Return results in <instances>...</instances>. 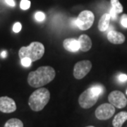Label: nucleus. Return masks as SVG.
<instances>
[{
  "label": "nucleus",
  "mask_w": 127,
  "mask_h": 127,
  "mask_svg": "<svg viewBox=\"0 0 127 127\" xmlns=\"http://www.w3.org/2000/svg\"><path fill=\"white\" fill-rule=\"evenodd\" d=\"M99 95L95 94L92 88H89L83 92L78 97V103L83 109H89L97 102Z\"/></svg>",
  "instance_id": "39448f33"
},
{
  "label": "nucleus",
  "mask_w": 127,
  "mask_h": 127,
  "mask_svg": "<svg viewBox=\"0 0 127 127\" xmlns=\"http://www.w3.org/2000/svg\"><path fill=\"white\" fill-rule=\"evenodd\" d=\"M5 1L6 2L7 4H9L11 6H15V5H16L14 0H5Z\"/></svg>",
  "instance_id": "b1692460"
},
{
  "label": "nucleus",
  "mask_w": 127,
  "mask_h": 127,
  "mask_svg": "<svg viewBox=\"0 0 127 127\" xmlns=\"http://www.w3.org/2000/svg\"><path fill=\"white\" fill-rule=\"evenodd\" d=\"M6 56V52H2L1 54V57H3V58H5Z\"/></svg>",
  "instance_id": "393cba45"
},
{
  "label": "nucleus",
  "mask_w": 127,
  "mask_h": 127,
  "mask_svg": "<svg viewBox=\"0 0 127 127\" xmlns=\"http://www.w3.org/2000/svg\"><path fill=\"white\" fill-rule=\"evenodd\" d=\"M109 14H110V16H111V18L113 19V20H115L117 18V13L112 8L110 9V12H109Z\"/></svg>",
  "instance_id": "4be33fe9"
},
{
  "label": "nucleus",
  "mask_w": 127,
  "mask_h": 127,
  "mask_svg": "<svg viewBox=\"0 0 127 127\" xmlns=\"http://www.w3.org/2000/svg\"><path fill=\"white\" fill-rule=\"evenodd\" d=\"M127 120V112H121L114 118L112 125L114 127H122L123 124Z\"/></svg>",
  "instance_id": "4468645a"
},
{
  "label": "nucleus",
  "mask_w": 127,
  "mask_h": 127,
  "mask_svg": "<svg viewBox=\"0 0 127 127\" xmlns=\"http://www.w3.org/2000/svg\"><path fill=\"white\" fill-rule=\"evenodd\" d=\"M45 54V47L39 42H32L30 45L22 47L18 51V56L21 59L28 57L32 62H35L41 59Z\"/></svg>",
  "instance_id": "7ed1b4c3"
},
{
  "label": "nucleus",
  "mask_w": 127,
  "mask_h": 127,
  "mask_svg": "<svg viewBox=\"0 0 127 127\" xmlns=\"http://www.w3.org/2000/svg\"><path fill=\"white\" fill-rule=\"evenodd\" d=\"M63 46L65 50L71 52H76L80 50L78 40L74 38L65 39L63 42Z\"/></svg>",
  "instance_id": "9b49d317"
},
{
  "label": "nucleus",
  "mask_w": 127,
  "mask_h": 127,
  "mask_svg": "<svg viewBox=\"0 0 127 127\" xmlns=\"http://www.w3.org/2000/svg\"><path fill=\"white\" fill-rule=\"evenodd\" d=\"M107 39L112 44L120 45L124 42L125 36L122 32H119L116 31H110L107 33Z\"/></svg>",
  "instance_id": "9d476101"
},
{
  "label": "nucleus",
  "mask_w": 127,
  "mask_h": 127,
  "mask_svg": "<svg viewBox=\"0 0 127 127\" xmlns=\"http://www.w3.org/2000/svg\"><path fill=\"white\" fill-rule=\"evenodd\" d=\"M115 112L114 106L110 103H104L100 105L95 110V117L99 120H107Z\"/></svg>",
  "instance_id": "423d86ee"
},
{
  "label": "nucleus",
  "mask_w": 127,
  "mask_h": 127,
  "mask_svg": "<svg viewBox=\"0 0 127 127\" xmlns=\"http://www.w3.org/2000/svg\"><path fill=\"white\" fill-rule=\"evenodd\" d=\"M4 127H23V124L18 119L12 118L5 123Z\"/></svg>",
  "instance_id": "2eb2a0df"
},
{
  "label": "nucleus",
  "mask_w": 127,
  "mask_h": 127,
  "mask_svg": "<svg viewBox=\"0 0 127 127\" xmlns=\"http://www.w3.org/2000/svg\"><path fill=\"white\" fill-rule=\"evenodd\" d=\"M50 99V93L45 88H40L32 93L28 104L31 109L34 112H40L44 109Z\"/></svg>",
  "instance_id": "f03ea898"
},
{
  "label": "nucleus",
  "mask_w": 127,
  "mask_h": 127,
  "mask_svg": "<svg viewBox=\"0 0 127 127\" xmlns=\"http://www.w3.org/2000/svg\"><path fill=\"white\" fill-rule=\"evenodd\" d=\"M16 110V104L12 98L3 96L0 97V112L4 113H11Z\"/></svg>",
  "instance_id": "1a4fd4ad"
},
{
  "label": "nucleus",
  "mask_w": 127,
  "mask_h": 127,
  "mask_svg": "<svg viewBox=\"0 0 127 127\" xmlns=\"http://www.w3.org/2000/svg\"><path fill=\"white\" fill-rule=\"evenodd\" d=\"M78 42L80 45V50L82 52H88L91 49L92 47V41L90 37L87 35L83 34L78 37Z\"/></svg>",
  "instance_id": "f8f14e48"
},
{
  "label": "nucleus",
  "mask_w": 127,
  "mask_h": 127,
  "mask_svg": "<svg viewBox=\"0 0 127 127\" xmlns=\"http://www.w3.org/2000/svg\"><path fill=\"white\" fill-rule=\"evenodd\" d=\"M108 100L110 104L119 109L125 107L127 104V97L121 91H114L110 93L108 96Z\"/></svg>",
  "instance_id": "6e6552de"
},
{
  "label": "nucleus",
  "mask_w": 127,
  "mask_h": 127,
  "mask_svg": "<svg viewBox=\"0 0 127 127\" xmlns=\"http://www.w3.org/2000/svg\"><path fill=\"white\" fill-rule=\"evenodd\" d=\"M121 24L123 27L127 28V14H123L121 17Z\"/></svg>",
  "instance_id": "aec40b11"
},
{
  "label": "nucleus",
  "mask_w": 127,
  "mask_h": 127,
  "mask_svg": "<svg viewBox=\"0 0 127 127\" xmlns=\"http://www.w3.org/2000/svg\"><path fill=\"white\" fill-rule=\"evenodd\" d=\"M92 68V63L88 60L80 61L75 64L73 68V76L76 79H82L88 73Z\"/></svg>",
  "instance_id": "0eeeda50"
},
{
  "label": "nucleus",
  "mask_w": 127,
  "mask_h": 127,
  "mask_svg": "<svg viewBox=\"0 0 127 127\" xmlns=\"http://www.w3.org/2000/svg\"><path fill=\"white\" fill-rule=\"evenodd\" d=\"M110 19H111L110 14L107 13L103 14L101 16L98 23V29L100 31L104 32L107 30V28H109Z\"/></svg>",
  "instance_id": "ddd939ff"
},
{
  "label": "nucleus",
  "mask_w": 127,
  "mask_h": 127,
  "mask_svg": "<svg viewBox=\"0 0 127 127\" xmlns=\"http://www.w3.org/2000/svg\"><path fill=\"white\" fill-rule=\"evenodd\" d=\"M21 28H22V26H21V23L17 22V23H16L14 25V26H13V31H14V32H19L21 31Z\"/></svg>",
  "instance_id": "412c9836"
},
{
  "label": "nucleus",
  "mask_w": 127,
  "mask_h": 127,
  "mask_svg": "<svg viewBox=\"0 0 127 127\" xmlns=\"http://www.w3.org/2000/svg\"><path fill=\"white\" fill-rule=\"evenodd\" d=\"M56 76L55 70L49 66H40L34 71L29 73L28 83L33 88H40L52 81Z\"/></svg>",
  "instance_id": "f257e3e1"
},
{
  "label": "nucleus",
  "mask_w": 127,
  "mask_h": 127,
  "mask_svg": "<svg viewBox=\"0 0 127 127\" xmlns=\"http://www.w3.org/2000/svg\"><path fill=\"white\" fill-rule=\"evenodd\" d=\"M35 18L37 21H43L45 19V14L43 12L37 11L35 14Z\"/></svg>",
  "instance_id": "a211bd4d"
},
{
  "label": "nucleus",
  "mask_w": 127,
  "mask_h": 127,
  "mask_svg": "<svg viewBox=\"0 0 127 127\" xmlns=\"http://www.w3.org/2000/svg\"><path fill=\"white\" fill-rule=\"evenodd\" d=\"M119 80L121 82H125L127 81V75L126 74H121L119 76Z\"/></svg>",
  "instance_id": "5701e85b"
},
{
  "label": "nucleus",
  "mask_w": 127,
  "mask_h": 127,
  "mask_svg": "<svg viewBox=\"0 0 127 127\" xmlns=\"http://www.w3.org/2000/svg\"><path fill=\"white\" fill-rule=\"evenodd\" d=\"M111 4H112V8L117 13L120 14L122 13L123 11V6L119 2V0H111Z\"/></svg>",
  "instance_id": "dca6fc26"
},
{
  "label": "nucleus",
  "mask_w": 127,
  "mask_h": 127,
  "mask_svg": "<svg viewBox=\"0 0 127 127\" xmlns=\"http://www.w3.org/2000/svg\"><path fill=\"white\" fill-rule=\"evenodd\" d=\"M93 127V126H88V127Z\"/></svg>",
  "instance_id": "a878e982"
},
{
  "label": "nucleus",
  "mask_w": 127,
  "mask_h": 127,
  "mask_svg": "<svg viewBox=\"0 0 127 127\" xmlns=\"http://www.w3.org/2000/svg\"><path fill=\"white\" fill-rule=\"evenodd\" d=\"M32 62L31 61V59L28 58V57H25V58L21 59V64L23 65V66H25V67H28V66H30Z\"/></svg>",
  "instance_id": "6ab92c4d"
},
{
  "label": "nucleus",
  "mask_w": 127,
  "mask_h": 127,
  "mask_svg": "<svg viewBox=\"0 0 127 127\" xmlns=\"http://www.w3.org/2000/svg\"></svg>",
  "instance_id": "bb28decb"
},
{
  "label": "nucleus",
  "mask_w": 127,
  "mask_h": 127,
  "mask_svg": "<svg viewBox=\"0 0 127 127\" xmlns=\"http://www.w3.org/2000/svg\"><path fill=\"white\" fill-rule=\"evenodd\" d=\"M31 1L29 0H21L20 3V7L23 10H28L31 7Z\"/></svg>",
  "instance_id": "f3484780"
},
{
  "label": "nucleus",
  "mask_w": 127,
  "mask_h": 127,
  "mask_svg": "<svg viewBox=\"0 0 127 127\" xmlns=\"http://www.w3.org/2000/svg\"><path fill=\"white\" fill-rule=\"evenodd\" d=\"M95 20L94 14L91 11H83L75 21V23L80 30L87 31L93 26Z\"/></svg>",
  "instance_id": "20e7f679"
}]
</instances>
